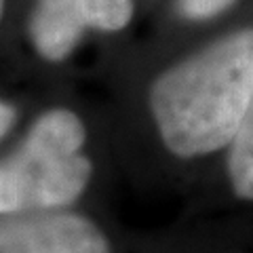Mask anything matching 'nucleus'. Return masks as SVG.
Here are the masks:
<instances>
[{
	"label": "nucleus",
	"instance_id": "1",
	"mask_svg": "<svg viewBox=\"0 0 253 253\" xmlns=\"http://www.w3.org/2000/svg\"><path fill=\"white\" fill-rule=\"evenodd\" d=\"M253 97V26L213 36L158 68L144 108L156 144L175 163L221 158Z\"/></svg>",
	"mask_w": 253,
	"mask_h": 253
},
{
	"label": "nucleus",
	"instance_id": "2",
	"mask_svg": "<svg viewBox=\"0 0 253 253\" xmlns=\"http://www.w3.org/2000/svg\"><path fill=\"white\" fill-rule=\"evenodd\" d=\"M93 179L84 116L70 106L46 108L0 158V215L76 209Z\"/></svg>",
	"mask_w": 253,
	"mask_h": 253
},
{
	"label": "nucleus",
	"instance_id": "3",
	"mask_svg": "<svg viewBox=\"0 0 253 253\" xmlns=\"http://www.w3.org/2000/svg\"><path fill=\"white\" fill-rule=\"evenodd\" d=\"M135 17V0H36L28 38L36 55L63 63L78 51L86 34H121Z\"/></svg>",
	"mask_w": 253,
	"mask_h": 253
},
{
	"label": "nucleus",
	"instance_id": "4",
	"mask_svg": "<svg viewBox=\"0 0 253 253\" xmlns=\"http://www.w3.org/2000/svg\"><path fill=\"white\" fill-rule=\"evenodd\" d=\"M0 253H118L108 228L81 209L0 215Z\"/></svg>",
	"mask_w": 253,
	"mask_h": 253
},
{
	"label": "nucleus",
	"instance_id": "5",
	"mask_svg": "<svg viewBox=\"0 0 253 253\" xmlns=\"http://www.w3.org/2000/svg\"><path fill=\"white\" fill-rule=\"evenodd\" d=\"M219 161L230 196L236 203L253 207V97L239 131Z\"/></svg>",
	"mask_w": 253,
	"mask_h": 253
},
{
	"label": "nucleus",
	"instance_id": "6",
	"mask_svg": "<svg viewBox=\"0 0 253 253\" xmlns=\"http://www.w3.org/2000/svg\"><path fill=\"white\" fill-rule=\"evenodd\" d=\"M239 0H173L177 17L184 21L201 23V21H211L221 17L228 13Z\"/></svg>",
	"mask_w": 253,
	"mask_h": 253
},
{
	"label": "nucleus",
	"instance_id": "7",
	"mask_svg": "<svg viewBox=\"0 0 253 253\" xmlns=\"http://www.w3.org/2000/svg\"><path fill=\"white\" fill-rule=\"evenodd\" d=\"M17 106L13 101L0 97V141H2L13 131L15 123H17Z\"/></svg>",
	"mask_w": 253,
	"mask_h": 253
},
{
	"label": "nucleus",
	"instance_id": "8",
	"mask_svg": "<svg viewBox=\"0 0 253 253\" xmlns=\"http://www.w3.org/2000/svg\"><path fill=\"white\" fill-rule=\"evenodd\" d=\"M4 6H6V0H0V21L4 17Z\"/></svg>",
	"mask_w": 253,
	"mask_h": 253
}]
</instances>
